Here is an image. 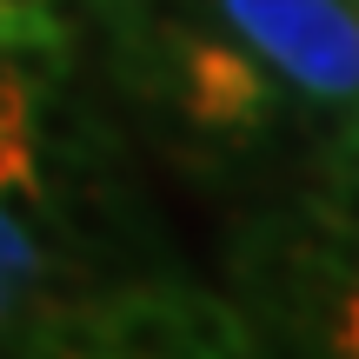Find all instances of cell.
I'll list each match as a JSON object with an SVG mask.
<instances>
[{
  "label": "cell",
  "mask_w": 359,
  "mask_h": 359,
  "mask_svg": "<svg viewBox=\"0 0 359 359\" xmlns=\"http://www.w3.org/2000/svg\"><path fill=\"white\" fill-rule=\"evenodd\" d=\"M0 13L13 20V34H47V27L34 20V13H40V0H0Z\"/></svg>",
  "instance_id": "cell-7"
},
{
  "label": "cell",
  "mask_w": 359,
  "mask_h": 359,
  "mask_svg": "<svg viewBox=\"0 0 359 359\" xmlns=\"http://www.w3.org/2000/svg\"><path fill=\"white\" fill-rule=\"evenodd\" d=\"M200 7V0H187ZM253 53L326 107L359 100V13L346 0H206Z\"/></svg>",
  "instance_id": "cell-1"
},
{
  "label": "cell",
  "mask_w": 359,
  "mask_h": 359,
  "mask_svg": "<svg viewBox=\"0 0 359 359\" xmlns=\"http://www.w3.org/2000/svg\"><path fill=\"white\" fill-rule=\"evenodd\" d=\"M339 353H359V293L346 299V313H339V339H333Z\"/></svg>",
  "instance_id": "cell-8"
},
{
  "label": "cell",
  "mask_w": 359,
  "mask_h": 359,
  "mask_svg": "<svg viewBox=\"0 0 359 359\" xmlns=\"http://www.w3.org/2000/svg\"><path fill=\"white\" fill-rule=\"evenodd\" d=\"M34 20L47 27L53 40H74V34H87V27L100 20V0H40Z\"/></svg>",
  "instance_id": "cell-5"
},
{
  "label": "cell",
  "mask_w": 359,
  "mask_h": 359,
  "mask_svg": "<svg viewBox=\"0 0 359 359\" xmlns=\"http://www.w3.org/2000/svg\"><path fill=\"white\" fill-rule=\"evenodd\" d=\"M20 286H27V280H7V273H0V320H13V306H20Z\"/></svg>",
  "instance_id": "cell-9"
},
{
  "label": "cell",
  "mask_w": 359,
  "mask_h": 359,
  "mask_svg": "<svg viewBox=\"0 0 359 359\" xmlns=\"http://www.w3.org/2000/svg\"><path fill=\"white\" fill-rule=\"evenodd\" d=\"M180 339H187V353H240L246 346L240 320L213 299H180Z\"/></svg>",
  "instance_id": "cell-4"
},
{
  "label": "cell",
  "mask_w": 359,
  "mask_h": 359,
  "mask_svg": "<svg viewBox=\"0 0 359 359\" xmlns=\"http://www.w3.org/2000/svg\"><path fill=\"white\" fill-rule=\"evenodd\" d=\"M100 346L107 353H187V339H180V299L173 293L114 299L107 320H100Z\"/></svg>",
  "instance_id": "cell-3"
},
{
  "label": "cell",
  "mask_w": 359,
  "mask_h": 359,
  "mask_svg": "<svg viewBox=\"0 0 359 359\" xmlns=\"http://www.w3.org/2000/svg\"><path fill=\"white\" fill-rule=\"evenodd\" d=\"M333 226L359 233V173H346V180L333 187Z\"/></svg>",
  "instance_id": "cell-6"
},
{
  "label": "cell",
  "mask_w": 359,
  "mask_h": 359,
  "mask_svg": "<svg viewBox=\"0 0 359 359\" xmlns=\"http://www.w3.org/2000/svg\"><path fill=\"white\" fill-rule=\"evenodd\" d=\"M180 80H187L193 120H206V127H246L266 107V87L240 53L213 47V40H193V34H180Z\"/></svg>",
  "instance_id": "cell-2"
}]
</instances>
